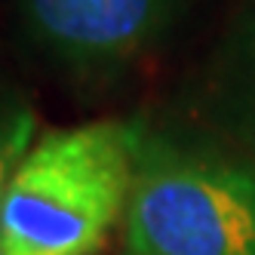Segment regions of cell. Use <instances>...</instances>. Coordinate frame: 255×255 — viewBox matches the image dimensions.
<instances>
[{
    "label": "cell",
    "instance_id": "1",
    "mask_svg": "<svg viewBox=\"0 0 255 255\" xmlns=\"http://www.w3.org/2000/svg\"><path fill=\"white\" fill-rule=\"evenodd\" d=\"M141 132L123 120L49 129L31 141L0 209L3 255H96L126 215Z\"/></svg>",
    "mask_w": 255,
    "mask_h": 255
},
{
    "label": "cell",
    "instance_id": "2",
    "mask_svg": "<svg viewBox=\"0 0 255 255\" xmlns=\"http://www.w3.org/2000/svg\"><path fill=\"white\" fill-rule=\"evenodd\" d=\"M123 218L126 255H255V166L141 157Z\"/></svg>",
    "mask_w": 255,
    "mask_h": 255
},
{
    "label": "cell",
    "instance_id": "3",
    "mask_svg": "<svg viewBox=\"0 0 255 255\" xmlns=\"http://www.w3.org/2000/svg\"><path fill=\"white\" fill-rule=\"evenodd\" d=\"M175 0H25L34 34L80 65L123 62L169 22Z\"/></svg>",
    "mask_w": 255,
    "mask_h": 255
},
{
    "label": "cell",
    "instance_id": "4",
    "mask_svg": "<svg viewBox=\"0 0 255 255\" xmlns=\"http://www.w3.org/2000/svg\"><path fill=\"white\" fill-rule=\"evenodd\" d=\"M31 141H34V114L25 105H0V209H3V197L12 181V172L19 169Z\"/></svg>",
    "mask_w": 255,
    "mask_h": 255
},
{
    "label": "cell",
    "instance_id": "5",
    "mask_svg": "<svg viewBox=\"0 0 255 255\" xmlns=\"http://www.w3.org/2000/svg\"><path fill=\"white\" fill-rule=\"evenodd\" d=\"M252 68H255V37H252Z\"/></svg>",
    "mask_w": 255,
    "mask_h": 255
},
{
    "label": "cell",
    "instance_id": "6",
    "mask_svg": "<svg viewBox=\"0 0 255 255\" xmlns=\"http://www.w3.org/2000/svg\"><path fill=\"white\" fill-rule=\"evenodd\" d=\"M0 255H3V252H0Z\"/></svg>",
    "mask_w": 255,
    "mask_h": 255
}]
</instances>
